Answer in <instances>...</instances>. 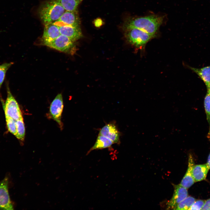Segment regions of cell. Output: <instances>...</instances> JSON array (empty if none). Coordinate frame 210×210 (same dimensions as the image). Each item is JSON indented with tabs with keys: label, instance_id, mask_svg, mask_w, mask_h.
<instances>
[{
	"label": "cell",
	"instance_id": "cell-9",
	"mask_svg": "<svg viewBox=\"0 0 210 210\" xmlns=\"http://www.w3.org/2000/svg\"><path fill=\"white\" fill-rule=\"evenodd\" d=\"M173 196L167 203L168 209H174L177 205L188 196L187 189L180 184L174 185Z\"/></svg>",
	"mask_w": 210,
	"mask_h": 210
},
{
	"label": "cell",
	"instance_id": "cell-8",
	"mask_svg": "<svg viewBox=\"0 0 210 210\" xmlns=\"http://www.w3.org/2000/svg\"><path fill=\"white\" fill-rule=\"evenodd\" d=\"M53 23L58 27L61 34L68 37L74 42L83 36L80 26L73 27L57 21Z\"/></svg>",
	"mask_w": 210,
	"mask_h": 210
},
{
	"label": "cell",
	"instance_id": "cell-23",
	"mask_svg": "<svg viewBox=\"0 0 210 210\" xmlns=\"http://www.w3.org/2000/svg\"><path fill=\"white\" fill-rule=\"evenodd\" d=\"M203 200L195 201L190 206L189 210H201L205 202Z\"/></svg>",
	"mask_w": 210,
	"mask_h": 210
},
{
	"label": "cell",
	"instance_id": "cell-19",
	"mask_svg": "<svg viewBox=\"0 0 210 210\" xmlns=\"http://www.w3.org/2000/svg\"><path fill=\"white\" fill-rule=\"evenodd\" d=\"M204 106L209 127L208 134H210V89H207V92L204 100Z\"/></svg>",
	"mask_w": 210,
	"mask_h": 210
},
{
	"label": "cell",
	"instance_id": "cell-6",
	"mask_svg": "<svg viewBox=\"0 0 210 210\" xmlns=\"http://www.w3.org/2000/svg\"><path fill=\"white\" fill-rule=\"evenodd\" d=\"M63 106L62 95L60 93L57 94L51 102L49 109L51 118L58 123L61 128L63 124L61 118Z\"/></svg>",
	"mask_w": 210,
	"mask_h": 210
},
{
	"label": "cell",
	"instance_id": "cell-4",
	"mask_svg": "<svg viewBox=\"0 0 210 210\" xmlns=\"http://www.w3.org/2000/svg\"><path fill=\"white\" fill-rule=\"evenodd\" d=\"M7 96L4 105L5 116L17 120L22 117L19 105L10 90L8 83L6 82Z\"/></svg>",
	"mask_w": 210,
	"mask_h": 210
},
{
	"label": "cell",
	"instance_id": "cell-13",
	"mask_svg": "<svg viewBox=\"0 0 210 210\" xmlns=\"http://www.w3.org/2000/svg\"><path fill=\"white\" fill-rule=\"evenodd\" d=\"M194 165L193 158L192 155L190 154L187 170L180 184L181 186L187 189L190 187L195 182L192 173V169Z\"/></svg>",
	"mask_w": 210,
	"mask_h": 210
},
{
	"label": "cell",
	"instance_id": "cell-14",
	"mask_svg": "<svg viewBox=\"0 0 210 210\" xmlns=\"http://www.w3.org/2000/svg\"><path fill=\"white\" fill-rule=\"evenodd\" d=\"M210 168L206 164L194 165L192 173L195 182L205 180Z\"/></svg>",
	"mask_w": 210,
	"mask_h": 210
},
{
	"label": "cell",
	"instance_id": "cell-24",
	"mask_svg": "<svg viewBox=\"0 0 210 210\" xmlns=\"http://www.w3.org/2000/svg\"><path fill=\"white\" fill-rule=\"evenodd\" d=\"M201 210H210V198L205 201Z\"/></svg>",
	"mask_w": 210,
	"mask_h": 210
},
{
	"label": "cell",
	"instance_id": "cell-20",
	"mask_svg": "<svg viewBox=\"0 0 210 210\" xmlns=\"http://www.w3.org/2000/svg\"><path fill=\"white\" fill-rule=\"evenodd\" d=\"M196 201V199L191 196L186 197L176 206L174 209L189 210L190 206Z\"/></svg>",
	"mask_w": 210,
	"mask_h": 210
},
{
	"label": "cell",
	"instance_id": "cell-21",
	"mask_svg": "<svg viewBox=\"0 0 210 210\" xmlns=\"http://www.w3.org/2000/svg\"><path fill=\"white\" fill-rule=\"evenodd\" d=\"M13 63L12 62H5L0 65V93L1 88L5 79L7 71Z\"/></svg>",
	"mask_w": 210,
	"mask_h": 210
},
{
	"label": "cell",
	"instance_id": "cell-11",
	"mask_svg": "<svg viewBox=\"0 0 210 210\" xmlns=\"http://www.w3.org/2000/svg\"><path fill=\"white\" fill-rule=\"evenodd\" d=\"M61 35L58 27L53 23L45 25L41 39L42 45H45L55 40Z\"/></svg>",
	"mask_w": 210,
	"mask_h": 210
},
{
	"label": "cell",
	"instance_id": "cell-15",
	"mask_svg": "<svg viewBox=\"0 0 210 210\" xmlns=\"http://www.w3.org/2000/svg\"><path fill=\"white\" fill-rule=\"evenodd\" d=\"M204 83L207 89H210V66L200 68L188 66Z\"/></svg>",
	"mask_w": 210,
	"mask_h": 210
},
{
	"label": "cell",
	"instance_id": "cell-16",
	"mask_svg": "<svg viewBox=\"0 0 210 210\" xmlns=\"http://www.w3.org/2000/svg\"><path fill=\"white\" fill-rule=\"evenodd\" d=\"M113 142L108 138L100 135L98 136L95 143L87 153L97 149H100L109 148L113 144Z\"/></svg>",
	"mask_w": 210,
	"mask_h": 210
},
{
	"label": "cell",
	"instance_id": "cell-3",
	"mask_svg": "<svg viewBox=\"0 0 210 210\" xmlns=\"http://www.w3.org/2000/svg\"><path fill=\"white\" fill-rule=\"evenodd\" d=\"M125 36L128 41L137 48H142L155 36L137 28L126 30Z\"/></svg>",
	"mask_w": 210,
	"mask_h": 210
},
{
	"label": "cell",
	"instance_id": "cell-2",
	"mask_svg": "<svg viewBox=\"0 0 210 210\" xmlns=\"http://www.w3.org/2000/svg\"><path fill=\"white\" fill-rule=\"evenodd\" d=\"M65 11L56 0H48L41 5L38 14L42 22L45 25L57 21Z\"/></svg>",
	"mask_w": 210,
	"mask_h": 210
},
{
	"label": "cell",
	"instance_id": "cell-10",
	"mask_svg": "<svg viewBox=\"0 0 210 210\" xmlns=\"http://www.w3.org/2000/svg\"><path fill=\"white\" fill-rule=\"evenodd\" d=\"M99 134L108 138L113 144H119L120 142V133L114 123L104 126L100 130Z\"/></svg>",
	"mask_w": 210,
	"mask_h": 210
},
{
	"label": "cell",
	"instance_id": "cell-1",
	"mask_svg": "<svg viewBox=\"0 0 210 210\" xmlns=\"http://www.w3.org/2000/svg\"><path fill=\"white\" fill-rule=\"evenodd\" d=\"M163 20V17L154 15L133 18L125 23L124 28H137L155 36Z\"/></svg>",
	"mask_w": 210,
	"mask_h": 210
},
{
	"label": "cell",
	"instance_id": "cell-12",
	"mask_svg": "<svg viewBox=\"0 0 210 210\" xmlns=\"http://www.w3.org/2000/svg\"><path fill=\"white\" fill-rule=\"evenodd\" d=\"M57 21L73 27L80 26V23L77 10H65Z\"/></svg>",
	"mask_w": 210,
	"mask_h": 210
},
{
	"label": "cell",
	"instance_id": "cell-22",
	"mask_svg": "<svg viewBox=\"0 0 210 210\" xmlns=\"http://www.w3.org/2000/svg\"><path fill=\"white\" fill-rule=\"evenodd\" d=\"M5 118L8 131L15 136L16 134V120L8 117H5Z\"/></svg>",
	"mask_w": 210,
	"mask_h": 210
},
{
	"label": "cell",
	"instance_id": "cell-25",
	"mask_svg": "<svg viewBox=\"0 0 210 210\" xmlns=\"http://www.w3.org/2000/svg\"><path fill=\"white\" fill-rule=\"evenodd\" d=\"M208 138H209L210 142V134H208ZM206 164L210 168V153L208 158Z\"/></svg>",
	"mask_w": 210,
	"mask_h": 210
},
{
	"label": "cell",
	"instance_id": "cell-18",
	"mask_svg": "<svg viewBox=\"0 0 210 210\" xmlns=\"http://www.w3.org/2000/svg\"><path fill=\"white\" fill-rule=\"evenodd\" d=\"M16 134L15 137L19 140L23 141L25 135V128L22 117L16 120Z\"/></svg>",
	"mask_w": 210,
	"mask_h": 210
},
{
	"label": "cell",
	"instance_id": "cell-7",
	"mask_svg": "<svg viewBox=\"0 0 210 210\" xmlns=\"http://www.w3.org/2000/svg\"><path fill=\"white\" fill-rule=\"evenodd\" d=\"M8 179L6 177L0 181V210H13L8 191Z\"/></svg>",
	"mask_w": 210,
	"mask_h": 210
},
{
	"label": "cell",
	"instance_id": "cell-5",
	"mask_svg": "<svg viewBox=\"0 0 210 210\" xmlns=\"http://www.w3.org/2000/svg\"><path fill=\"white\" fill-rule=\"evenodd\" d=\"M74 42L68 37L61 34L55 40L45 46L66 53L72 54L74 52Z\"/></svg>",
	"mask_w": 210,
	"mask_h": 210
},
{
	"label": "cell",
	"instance_id": "cell-26",
	"mask_svg": "<svg viewBox=\"0 0 210 210\" xmlns=\"http://www.w3.org/2000/svg\"><path fill=\"white\" fill-rule=\"evenodd\" d=\"M80 0V1H82V0Z\"/></svg>",
	"mask_w": 210,
	"mask_h": 210
},
{
	"label": "cell",
	"instance_id": "cell-17",
	"mask_svg": "<svg viewBox=\"0 0 210 210\" xmlns=\"http://www.w3.org/2000/svg\"><path fill=\"white\" fill-rule=\"evenodd\" d=\"M66 11L77 10L79 4L81 1L80 0H56Z\"/></svg>",
	"mask_w": 210,
	"mask_h": 210
}]
</instances>
